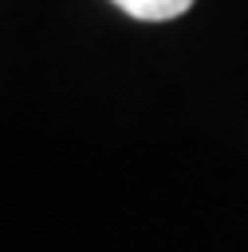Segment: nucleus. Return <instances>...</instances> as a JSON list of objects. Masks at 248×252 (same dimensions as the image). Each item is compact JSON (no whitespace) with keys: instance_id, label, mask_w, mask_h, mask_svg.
<instances>
[{"instance_id":"f257e3e1","label":"nucleus","mask_w":248,"mask_h":252,"mask_svg":"<svg viewBox=\"0 0 248 252\" xmlns=\"http://www.w3.org/2000/svg\"><path fill=\"white\" fill-rule=\"evenodd\" d=\"M111 4L141 23H167V19H178L193 8V0H111Z\"/></svg>"}]
</instances>
